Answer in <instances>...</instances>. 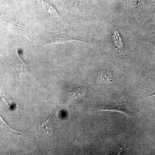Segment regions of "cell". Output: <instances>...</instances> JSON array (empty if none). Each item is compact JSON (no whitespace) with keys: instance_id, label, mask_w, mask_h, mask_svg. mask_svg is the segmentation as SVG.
<instances>
[{"instance_id":"cell-1","label":"cell","mask_w":155,"mask_h":155,"mask_svg":"<svg viewBox=\"0 0 155 155\" xmlns=\"http://www.w3.org/2000/svg\"><path fill=\"white\" fill-rule=\"evenodd\" d=\"M16 52L18 58L17 60V70L19 72V77L22 78L28 76L30 69L27 63H25L19 55L17 50H16Z\"/></svg>"},{"instance_id":"cell-2","label":"cell","mask_w":155,"mask_h":155,"mask_svg":"<svg viewBox=\"0 0 155 155\" xmlns=\"http://www.w3.org/2000/svg\"><path fill=\"white\" fill-rule=\"evenodd\" d=\"M123 105L110 104L105 105L104 106H103V107H101L100 108H101V110H113L122 112L127 114H131V112H130V109H128L127 107Z\"/></svg>"},{"instance_id":"cell-3","label":"cell","mask_w":155,"mask_h":155,"mask_svg":"<svg viewBox=\"0 0 155 155\" xmlns=\"http://www.w3.org/2000/svg\"><path fill=\"white\" fill-rule=\"evenodd\" d=\"M39 130L41 129L45 131L48 134H51L53 132L52 122L51 119V114L50 115L48 119L43 121L39 124Z\"/></svg>"},{"instance_id":"cell-4","label":"cell","mask_w":155,"mask_h":155,"mask_svg":"<svg viewBox=\"0 0 155 155\" xmlns=\"http://www.w3.org/2000/svg\"><path fill=\"white\" fill-rule=\"evenodd\" d=\"M113 81H114L110 72L104 71L102 72L100 78V83L101 85L110 84L113 83Z\"/></svg>"},{"instance_id":"cell-5","label":"cell","mask_w":155,"mask_h":155,"mask_svg":"<svg viewBox=\"0 0 155 155\" xmlns=\"http://www.w3.org/2000/svg\"><path fill=\"white\" fill-rule=\"evenodd\" d=\"M42 4V8L45 12L51 14L53 17H55L56 18H59V14H58L57 11L54 8L49 5L48 3L46 2L41 1Z\"/></svg>"},{"instance_id":"cell-6","label":"cell","mask_w":155,"mask_h":155,"mask_svg":"<svg viewBox=\"0 0 155 155\" xmlns=\"http://www.w3.org/2000/svg\"><path fill=\"white\" fill-rule=\"evenodd\" d=\"M69 93L74 97L75 100H79L85 95V90L82 87H78L69 91Z\"/></svg>"},{"instance_id":"cell-7","label":"cell","mask_w":155,"mask_h":155,"mask_svg":"<svg viewBox=\"0 0 155 155\" xmlns=\"http://www.w3.org/2000/svg\"><path fill=\"white\" fill-rule=\"evenodd\" d=\"M0 129L2 130H6V131H8V132H13V133H15L17 134H18V133L20 132H23V131H20V130H15L14 128H12L11 126L8 125L5 122L2 116L0 115Z\"/></svg>"},{"instance_id":"cell-8","label":"cell","mask_w":155,"mask_h":155,"mask_svg":"<svg viewBox=\"0 0 155 155\" xmlns=\"http://www.w3.org/2000/svg\"><path fill=\"white\" fill-rule=\"evenodd\" d=\"M113 37L114 40V44L117 49L119 50V51H122V50H123V44L119 33L116 30H115L114 31Z\"/></svg>"},{"instance_id":"cell-9","label":"cell","mask_w":155,"mask_h":155,"mask_svg":"<svg viewBox=\"0 0 155 155\" xmlns=\"http://www.w3.org/2000/svg\"><path fill=\"white\" fill-rule=\"evenodd\" d=\"M0 99L5 103L7 107L10 108L14 105L13 100L10 98V97L5 94L0 87Z\"/></svg>"}]
</instances>
